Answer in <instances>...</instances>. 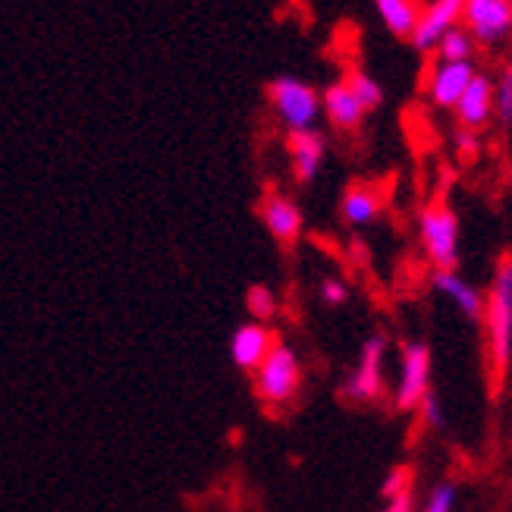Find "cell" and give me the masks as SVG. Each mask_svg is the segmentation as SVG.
I'll use <instances>...</instances> for the list:
<instances>
[{
    "mask_svg": "<svg viewBox=\"0 0 512 512\" xmlns=\"http://www.w3.org/2000/svg\"><path fill=\"white\" fill-rule=\"evenodd\" d=\"M412 487H415V472L409 465H393L381 484V494H384V500H393V497L412 494Z\"/></svg>",
    "mask_w": 512,
    "mask_h": 512,
    "instance_id": "23",
    "label": "cell"
},
{
    "mask_svg": "<svg viewBox=\"0 0 512 512\" xmlns=\"http://www.w3.org/2000/svg\"><path fill=\"white\" fill-rule=\"evenodd\" d=\"M246 308H249L252 321H264L267 324L271 318H277L280 302H277V293L267 283H252L249 293H246Z\"/></svg>",
    "mask_w": 512,
    "mask_h": 512,
    "instance_id": "20",
    "label": "cell"
},
{
    "mask_svg": "<svg viewBox=\"0 0 512 512\" xmlns=\"http://www.w3.org/2000/svg\"><path fill=\"white\" fill-rule=\"evenodd\" d=\"M384 362H387V337L384 333H374L362 343L359 362L346 374L343 381V399L355 406H371L377 399H384L387 381H384Z\"/></svg>",
    "mask_w": 512,
    "mask_h": 512,
    "instance_id": "5",
    "label": "cell"
},
{
    "mask_svg": "<svg viewBox=\"0 0 512 512\" xmlns=\"http://www.w3.org/2000/svg\"><path fill=\"white\" fill-rule=\"evenodd\" d=\"M374 10H377V19L387 26V32L396 38H412L421 19L415 0H374Z\"/></svg>",
    "mask_w": 512,
    "mask_h": 512,
    "instance_id": "17",
    "label": "cell"
},
{
    "mask_svg": "<svg viewBox=\"0 0 512 512\" xmlns=\"http://www.w3.org/2000/svg\"><path fill=\"white\" fill-rule=\"evenodd\" d=\"M418 242L434 271H459V214L443 195L421 208Z\"/></svg>",
    "mask_w": 512,
    "mask_h": 512,
    "instance_id": "2",
    "label": "cell"
},
{
    "mask_svg": "<svg viewBox=\"0 0 512 512\" xmlns=\"http://www.w3.org/2000/svg\"><path fill=\"white\" fill-rule=\"evenodd\" d=\"M462 26L481 48H500L512 38V0H465Z\"/></svg>",
    "mask_w": 512,
    "mask_h": 512,
    "instance_id": "7",
    "label": "cell"
},
{
    "mask_svg": "<svg viewBox=\"0 0 512 512\" xmlns=\"http://www.w3.org/2000/svg\"><path fill=\"white\" fill-rule=\"evenodd\" d=\"M453 114H456L459 126L481 132L487 123H491V120L497 117V107H494V79H491V76H484V73H478V76L472 79V85L465 88V95L459 98V104H456Z\"/></svg>",
    "mask_w": 512,
    "mask_h": 512,
    "instance_id": "13",
    "label": "cell"
},
{
    "mask_svg": "<svg viewBox=\"0 0 512 512\" xmlns=\"http://www.w3.org/2000/svg\"><path fill=\"white\" fill-rule=\"evenodd\" d=\"M346 85L352 88V95L359 98V104L365 107V114H371V110H377L384 104V85L377 82L371 73L365 70H349L346 73Z\"/></svg>",
    "mask_w": 512,
    "mask_h": 512,
    "instance_id": "19",
    "label": "cell"
},
{
    "mask_svg": "<svg viewBox=\"0 0 512 512\" xmlns=\"http://www.w3.org/2000/svg\"><path fill=\"white\" fill-rule=\"evenodd\" d=\"M462 7L465 0H434L428 10H421V19L412 32V48L418 54H434L443 32L453 29L456 22H462Z\"/></svg>",
    "mask_w": 512,
    "mask_h": 512,
    "instance_id": "12",
    "label": "cell"
},
{
    "mask_svg": "<svg viewBox=\"0 0 512 512\" xmlns=\"http://www.w3.org/2000/svg\"><path fill=\"white\" fill-rule=\"evenodd\" d=\"M302 387V359L289 343H277L271 355L261 362V368L252 374L255 399L271 409H280L293 403Z\"/></svg>",
    "mask_w": 512,
    "mask_h": 512,
    "instance_id": "4",
    "label": "cell"
},
{
    "mask_svg": "<svg viewBox=\"0 0 512 512\" xmlns=\"http://www.w3.org/2000/svg\"><path fill=\"white\" fill-rule=\"evenodd\" d=\"M418 412H421V421H425V428H428V431H443V428H447V418H443L440 396H437L434 390H431L425 399H421Z\"/></svg>",
    "mask_w": 512,
    "mask_h": 512,
    "instance_id": "26",
    "label": "cell"
},
{
    "mask_svg": "<svg viewBox=\"0 0 512 512\" xmlns=\"http://www.w3.org/2000/svg\"><path fill=\"white\" fill-rule=\"evenodd\" d=\"M267 104L286 132H305L315 129L318 117L324 114V101L315 85H308L296 76H277L264 85Z\"/></svg>",
    "mask_w": 512,
    "mask_h": 512,
    "instance_id": "3",
    "label": "cell"
},
{
    "mask_svg": "<svg viewBox=\"0 0 512 512\" xmlns=\"http://www.w3.org/2000/svg\"><path fill=\"white\" fill-rule=\"evenodd\" d=\"M349 283L343 280V277H324L321 283H318V299L327 305V308H340V305H346L349 302Z\"/></svg>",
    "mask_w": 512,
    "mask_h": 512,
    "instance_id": "25",
    "label": "cell"
},
{
    "mask_svg": "<svg viewBox=\"0 0 512 512\" xmlns=\"http://www.w3.org/2000/svg\"><path fill=\"white\" fill-rule=\"evenodd\" d=\"M484 359L491 368L494 387L506 381L512 368V252H503L494 280L487 289V305H484Z\"/></svg>",
    "mask_w": 512,
    "mask_h": 512,
    "instance_id": "1",
    "label": "cell"
},
{
    "mask_svg": "<svg viewBox=\"0 0 512 512\" xmlns=\"http://www.w3.org/2000/svg\"><path fill=\"white\" fill-rule=\"evenodd\" d=\"M453 151H456V158L462 161V164H472L478 154H481V136L475 129H465V126H459L456 132H453Z\"/></svg>",
    "mask_w": 512,
    "mask_h": 512,
    "instance_id": "24",
    "label": "cell"
},
{
    "mask_svg": "<svg viewBox=\"0 0 512 512\" xmlns=\"http://www.w3.org/2000/svg\"><path fill=\"white\" fill-rule=\"evenodd\" d=\"M475 76H478L475 60H465V63L437 60L428 76V101L440 110H456L459 98L465 95V88L472 85Z\"/></svg>",
    "mask_w": 512,
    "mask_h": 512,
    "instance_id": "10",
    "label": "cell"
},
{
    "mask_svg": "<svg viewBox=\"0 0 512 512\" xmlns=\"http://www.w3.org/2000/svg\"><path fill=\"white\" fill-rule=\"evenodd\" d=\"M286 151H289V170L299 186H311L321 176L327 158V139L318 129L305 132H286Z\"/></svg>",
    "mask_w": 512,
    "mask_h": 512,
    "instance_id": "11",
    "label": "cell"
},
{
    "mask_svg": "<svg viewBox=\"0 0 512 512\" xmlns=\"http://www.w3.org/2000/svg\"><path fill=\"white\" fill-rule=\"evenodd\" d=\"M381 512H415V497L412 494L393 497V500H387V506Z\"/></svg>",
    "mask_w": 512,
    "mask_h": 512,
    "instance_id": "27",
    "label": "cell"
},
{
    "mask_svg": "<svg viewBox=\"0 0 512 512\" xmlns=\"http://www.w3.org/2000/svg\"><path fill=\"white\" fill-rule=\"evenodd\" d=\"M258 217L264 230L271 233V239L283 249H293L296 242L302 239V230H305V217H302V208L289 198L286 192L280 189H264L261 202H258Z\"/></svg>",
    "mask_w": 512,
    "mask_h": 512,
    "instance_id": "8",
    "label": "cell"
},
{
    "mask_svg": "<svg viewBox=\"0 0 512 512\" xmlns=\"http://www.w3.org/2000/svg\"><path fill=\"white\" fill-rule=\"evenodd\" d=\"M384 214V192L371 183H352L340 198V217L349 227H368Z\"/></svg>",
    "mask_w": 512,
    "mask_h": 512,
    "instance_id": "15",
    "label": "cell"
},
{
    "mask_svg": "<svg viewBox=\"0 0 512 512\" xmlns=\"http://www.w3.org/2000/svg\"><path fill=\"white\" fill-rule=\"evenodd\" d=\"M431 374H434V355L425 340H406L399 349V377H396V390H393V403L396 409L412 412L421 406L434 387H431Z\"/></svg>",
    "mask_w": 512,
    "mask_h": 512,
    "instance_id": "6",
    "label": "cell"
},
{
    "mask_svg": "<svg viewBox=\"0 0 512 512\" xmlns=\"http://www.w3.org/2000/svg\"><path fill=\"white\" fill-rule=\"evenodd\" d=\"M475 51H478V41L472 38V32L456 22L453 29L443 32L440 44H437V60H447V63H465V60H475Z\"/></svg>",
    "mask_w": 512,
    "mask_h": 512,
    "instance_id": "18",
    "label": "cell"
},
{
    "mask_svg": "<svg viewBox=\"0 0 512 512\" xmlns=\"http://www.w3.org/2000/svg\"><path fill=\"white\" fill-rule=\"evenodd\" d=\"M321 101H324V117L330 120V126H337L340 132H355L362 126V120L368 117L365 107L359 104V98H355L352 88L346 85V79L324 88Z\"/></svg>",
    "mask_w": 512,
    "mask_h": 512,
    "instance_id": "16",
    "label": "cell"
},
{
    "mask_svg": "<svg viewBox=\"0 0 512 512\" xmlns=\"http://www.w3.org/2000/svg\"><path fill=\"white\" fill-rule=\"evenodd\" d=\"M277 343H280L277 333L264 321H246V324H239L230 337V359L239 371L255 374Z\"/></svg>",
    "mask_w": 512,
    "mask_h": 512,
    "instance_id": "9",
    "label": "cell"
},
{
    "mask_svg": "<svg viewBox=\"0 0 512 512\" xmlns=\"http://www.w3.org/2000/svg\"><path fill=\"white\" fill-rule=\"evenodd\" d=\"M459 503V484L456 481H440L431 487V494L418 512H456Z\"/></svg>",
    "mask_w": 512,
    "mask_h": 512,
    "instance_id": "21",
    "label": "cell"
},
{
    "mask_svg": "<svg viewBox=\"0 0 512 512\" xmlns=\"http://www.w3.org/2000/svg\"><path fill=\"white\" fill-rule=\"evenodd\" d=\"M494 107H497V123L509 129L512 126V63L494 82Z\"/></svg>",
    "mask_w": 512,
    "mask_h": 512,
    "instance_id": "22",
    "label": "cell"
},
{
    "mask_svg": "<svg viewBox=\"0 0 512 512\" xmlns=\"http://www.w3.org/2000/svg\"><path fill=\"white\" fill-rule=\"evenodd\" d=\"M434 289L443 299L453 302V308L459 311L462 318H469L475 324L484 321L487 296L481 293V289L472 280H465L459 271H434Z\"/></svg>",
    "mask_w": 512,
    "mask_h": 512,
    "instance_id": "14",
    "label": "cell"
}]
</instances>
